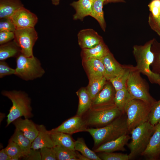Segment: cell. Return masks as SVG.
Returning <instances> with one entry per match:
<instances>
[{"instance_id":"obj_1","label":"cell","mask_w":160,"mask_h":160,"mask_svg":"<svg viewBox=\"0 0 160 160\" xmlns=\"http://www.w3.org/2000/svg\"><path fill=\"white\" fill-rule=\"evenodd\" d=\"M124 113L105 126L99 128H88L86 129V132H88L93 139L94 149L129 132L127 117L123 116Z\"/></svg>"},{"instance_id":"obj_2","label":"cell","mask_w":160,"mask_h":160,"mask_svg":"<svg viewBox=\"0 0 160 160\" xmlns=\"http://www.w3.org/2000/svg\"><path fill=\"white\" fill-rule=\"evenodd\" d=\"M154 40H151L143 45H134L133 53L136 63V68L141 73L146 76L151 83L158 84L160 76L153 73L150 68L154 58L151 49Z\"/></svg>"},{"instance_id":"obj_3","label":"cell","mask_w":160,"mask_h":160,"mask_svg":"<svg viewBox=\"0 0 160 160\" xmlns=\"http://www.w3.org/2000/svg\"><path fill=\"white\" fill-rule=\"evenodd\" d=\"M2 94L9 98L12 104L7 116V126L21 116L28 119L32 116L31 100L25 92L15 90L4 91Z\"/></svg>"},{"instance_id":"obj_4","label":"cell","mask_w":160,"mask_h":160,"mask_svg":"<svg viewBox=\"0 0 160 160\" xmlns=\"http://www.w3.org/2000/svg\"><path fill=\"white\" fill-rule=\"evenodd\" d=\"M123 114L114 104L92 107L83 116L88 127L99 128L108 124Z\"/></svg>"},{"instance_id":"obj_5","label":"cell","mask_w":160,"mask_h":160,"mask_svg":"<svg viewBox=\"0 0 160 160\" xmlns=\"http://www.w3.org/2000/svg\"><path fill=\"white\" fill-rule=\"evenodd\" d=\"M154 129L155 126L147 121L137 127L130 132L131 140L128 145L130 150L128 154L129 159L141 155L144 151Z\"/></svg>"},{"instance_id":"obj_6","label":"cell","mask_w":160,"mask_h":160,"mask_svg":"<svg viewBox=\"0 0 160 160\" xmlns=\"http://www.w3.org/2000/svg\"><path fill=\"white\" fill-rule=\"evenodd\" d=\"M140 74L134 66L127 81L126 87L133 99L141 100L153 106L156 101L151 95L148 84Z\"/></svg>"},{"instance_id":"obj_7","label":"cell","mask_w":160,"mask_h":160,"mask_svg":"<svg viewBox=\"0 0 160 160\" xmlns=\"http://www.w3.org/2000/svg\"><path fill=\"white\" fill-rule=\"evenodd\" d=\"M152 106L143 100L136 99H133L129 103L125 110L129 132L137 127L148 121Z\"/></svg>"},{"instance_id":"obj_8","label":"cell","mask_w":160,"mask_h":160,"mask_svg":"<svg viewBox=\"0 0 160 160\" xmlns=\"http://www.w3.org/2000/svg\"><path fill=\"white\" fill-rule=\"evenodd\" d=\"M15 75L26 81L42 76L45 73L39 60L33 56L27 57L20 53L17 57Z\"/></svg>"},{"instance_id":"obj_9","label":"cell","mask_w":160,"mask_h":160,"mask_svg":"<svg viewBox=\"0 0 160 160\" xmlns=\"http://www.w3.org/2000/svg\"><path fill=\"white\" fill-rule=\"evenodd\" d=\"M13 40L20 49L21 53L27 57L33 56V47L38 38L34 28L17 29Z\"/></svg>"},{"instance_id":"obj_10","label":"cell","mask_w":160,"mask_h":160,"mask_svg":"<svg viewBox=\"0 0 160 160\" xmlns=\"http://www.w3.org/2000/svg\"><path fill=\"white\" fill-rule=\"evenodd\" d=\"M10 18L16 29L34 28L38 20L37 16L24 6L16 11Z\"/></svg>"},{"instance_id":"obj_11","label":"cell","mask_w":160,"mask_h":160,"mask_svg":"<svg viewBox=\"0 0 160 160\" xmlns=\"http://www.w3.org/2000/svg\"><path fill=\"white\" fill-rule=\"evenodd\" d=\"M87 127L83 116L76 115L52 130L71 135L79 132H86Z\"/></svg>"},{"instance_id":"obj_12","label":"cell","mask_w":160,"mask_h":160,"mask_svg":"<svg viewBox=\"0 0 160 160\" xmlns=\"http://www.w3.org/2000/svg\"><path fill=\"white\" fill-rule=\"evenodd\" d=\"M77 37L79 44L82 49L93 48L103 41L102 37L91 28L81 30Z\"/></svg>"},{"instance_id":"obj_13","label":"cell","mask_w":160,"mask_h":160,"mask_svg":"<svg viewBox=\"0 0 160 160\" xmlns=\"http://www.w3.org/2000/svg\"><path fill=\"white\" fill-rule=\"evenodd\" d=\"M116 92L111 82H106L102 89L92 100V107H104L114 105Z\"/></svg>"},{"instance_id":"obj_14","label":"cell","mask_w":160,"mask_h":160,"mask_svg":"<svg viewBox=\"0 0 160 160\" xmlns=\"http://www.w3.org/2000/svg\"><path fill=\"white\" fill-rule=\"evenodd\" d=\"M141 155L149 160L158 159L160 155V123L155 126L154 132Z\"/></svg>"},{"instance_id":"obj_15","label":"cell","mask_w":160,"mask_h":160,"mask_svg":"<svg viewBox=\"0 0 160 160\" xmlns=\"http://www.w3.org/2000/svg\"><path fill=\"white\" fill-rule=\"evenodd\" d=\"M101 60L105 68L104 76L107 81L119 76L124 71V65L120 64L110 52Z\"/></svg>"},{"instance_id":"obj_16","label":"cell","mask_w":160,"mask_h":160,"mask_svg":"<svg viewBox=\"0 0 160 160\" xmlns=\"http://www.w3.org/2000/svg\"><path fill=\"white\" fill-rule=\"evenodd\" d=\"M131 137L127 134L123 135L115 139L105 143L94 150L96 153L113 152L117 151H125L124 146Z\"/></svg>"},{"instance_id":"obj_17","label":"cell","mask_w":160,"mask_h":160,"mask_svg":"<svg viewBox=\"0 0 160 160\" xmlns=\"http://www.w3.org/2000/svg\"><path fill=\"white\" fill-rule=\"evenodd\" d=\"M12 123L15 127L16 129L22 132L32 143L39 134V130L36 125L28 119H23L20 117Z\"/></svg>"},{"instance_id":"obj_18","label":"cell","mask_w":160,"mask_h":160,"mask_svg":"<svg viewBox=\"0 0 160 160\" xmlns=\"http://www.w3.org/2000/svg\"><path fill=\"white\" fill-rule=\"evenodd\" d=\"M39 134L32 142L31 148L38 150L43 147L53 148L55 146L48 131L43 125H36Z\"/></svg>"},{"instance_id":"obj_19","label":"cell","mask_w":160,"mask_h":160,"mask_svg":"<svg viewBox=\"0 0 160 160\" xmlns=\"http://www.w3.org/2000/svg\"><path fill=\"white\" fill-rule=\"evenodd\" d=\"M93 2L88 0H78L71 3L70 5L76 11L73 15V19L82 21L86 17L89 16L92 10Z\"/></svg>"},{"instance_id":"obj_20","label":"cell","mask_w":160,"mask_h":160,"mask_svg":"<svg viewBox=\"0 0 160 160\" xmlns=\"http://www.w3.org/2000/svg\"><path fill=\"white\" fill-rule=\"evenodd\" d=\"M23 6L20 0H0V19L10 18L16 11Z\"/></svg>"},{"instance_id":"obj_21","label":"cell","mask_w":160,"mask_h":160,"mask_svg":"<svg viewBox=\"0 0 160 160\" xmlns=\"http://www.w3.org/2000/svg\"><path fill=\"white\" fill-rule=\"evenodd\" d=\"M51 138L55 146H58L71 150L74 149L75 141L70 135L52 130L49 131Z\"/></svg>"},{"instance_id":"obj_22","label":"cell","mask_w":160,"mask_h":160,"mask_svg":"<svg viewBox=\"0 0 160 160\" xmlns=\"http://www.w3.org/2000/svg\"><path fill=\"white\" fill-rule=\"evenodd\" d=\"M110 52L103 41L93 48L82 49L81 54L84 59L92 58L101 60Z\"/></svg>"},{"instance_id":"obj_23","label":"cell","mask_w":160,"mask_h":160,"mask_svg":"<svg viewBox=\"0 0 160 160\" xmlns=\"http://www.w3.org/2000/svg\"><path fill=\"white\" fill-rule=\"evenodd\" d=\"M79 105L76 115L83 116L92 107V100L87 89L82 88L77 92Z\"/></svg>"},{"instance_id":"obj_24","label":"cell","mask_w":160,"mask_h":160,"mask_svg":"<svg viewBox=\"0 0 160 160\" xmlns=\"http://www.w3.org/2000/svg\"><path fill=\"white\" fill-rule=\"evenodd\" d=\"M84 59L89 76H104L105 68L102 60L92 58Z\"/></svg>"},{"instance_id":"obj_25","label":"cell","mask_w":160,"mask_h":160,"mask_svg":"<svg viewBox=\"0 0 160 160\" xmlns=\"http://www.w3.org/2000/svg\"><path fill=\"white\" fill-rule=\"evenodd\" d=\"M107 81L104 76H89L87 90L92 100L102 89Z\"/></svg>"},{"instance_id":"obj_26","label":"cell","mask_w":160,"mask_h":160,"mask_svg":"<svg viewBox=\"0 0 160 160\" xmlns=\"http://www.w3.org/2000/svg\"><path fill=\"white\" fill-rule=\"evenodd\" d=\"M133 98L126 87L116 91L114 98L115 104L123 113L129 103Z\"/></svg>"},{"instance_id":"obj_27","label":"cell","mask_w":160,"mask_h":160,"mask_svg":"<svg viewBox=\"0 0 160 160\" xmlns=\"http://www.w3.org/2000/svg\"><path fill=\"white\" fill-rule=\"evenodd\" d=\"M21 53L20 49L13 40L1 45L0 60H4L10 57H17Z\"/></svg>"},{"instance_id":"obj_28","label":"cell","mask_w":160,"mask_h":160,"mask_svg":"<svg viewBox=\"0 0 160 160\" xmlns=\"http://www.w3.org/2000/svg\"><path fill=\"white\" fill-rule=\"evenodd\" d=\"M105 0H95L93 2L92 12L90 16L96 19L102 30L105 31L106 24L104 17L103 6Z\"/></svg>"},{"instance_id":"obj_29","label":"cell","mask_w":160,"mask_h":160,"mask_svg":"<svg viewBox=\"0 0 160 160\" xmlns=\"http://www.w3.org/2000/svg\"><path fill=\"white\" fill-rule=\"evenodd\" d=\"M10 139L18 145L22 150L24 157L28 154L31 148L32 143L22 132L15 129Z\"/></svg>"},{"instance_id":"obj_30","label":"cell","mask_w":160,"mask_h":160,"mask_svg":"<svg viewBox=\"0 0 160 160\" xmlns=\"http://www.w3.org/2000/svg\"><path fill=\"white\" fill-rule=\"evenodd\" d=\"M134 66L129 65H124V69L122 72L119 76L109 81L116 91L126 87L127 81Z\"/></svg>"},{"instance_id":"obj_31","label":"cell","mask_w":160,"mask_h":160,"mask_svg":"<svg viewBox=\"0 0 160 160\" xmlns=\"http://www.w3.org/2000/svg\"><path fill=\"white\" fill-rule=\"evenodd\" d=\"M74 149L89 160H101L95 152L88 147L82 138H78L75 141Z\"/></svg>"},{"instance_id":"obj_32","label":"cell","mask_w":160,"mask_h":160,"mask_svg":"<svg viewBox=\"0 0 160 160\" xmlns=\"http://www.w3.org/2000/svg\"><path fill=\"white\" fill-rule=\"evenodd\" d=\"M57 160H78L76 151L71 150L58 146L53 147Z\"/></svg>"},{"instance_id":"obj_33","label":"cell","mask_w":160,"mask_h":160,"mask_svg":"<svg viewBox=\"0 0 160 160\" xmlns=\"http://www.w3.org/2000/svg\"><path fill=\"white\" fill-rule=\"evenodd\" d=\"M154 55L153 61L151 65V71L160 76V44L154 40L151 47Z\"/></svg>"},{"instance_id":"obj_34","label":"cell","mask_w":160,"mask_h":160,"mask_svg":"<svg viewBox=\"0 0 160 160\" xmlns=\"http://www.w3.org/2000/svg\"><path fill=\"white\" fill-rule=\"evenodd\" d=\"M5 149L7 153L11 157V160H17L24 157V154L19 146L10 139Z\"/></svg>"},{"instance_id":"obj_35","label":"cell","mask_w":160,"mask_h":160,"mask_svg":"<svg viewBox=\"0 0 160 160\" xmlns=\"http://www.w3.org/2000/svg\"><path fill=\"white\" fill-rule=\"evenodd\" d=\"M148 121L154 126L160 123V100L152 106Z\"/></svg>"},{"instance_id":"obj_36","label":"cell","mask_w":160,"mask_h":160,"mask_svg":"<svg viewBox=\"0 0 160 160\" xmlns=\"http://www.w3.org/2000/svg\"><path fill=\"white\" fill-rule=\"evenodd\" d=\"M97 154L103 160H128L129 159L128 155L121 153L100 152Z\"/></svg>"},{"instance_id":"obj_37","label":"cell","mask_w":160,"mask_h":160,"mask_svg":"<svg viewBox=\"0 0 160 160\" xmlns=\"http://www.w3.org/2000/svg\"><path fill=\"white\" fill-rule=\"evenodd\" d=\"M40 151L42 160H56L55 152L53 148L43 147Z\"/></svg>"},{"instance_id":"obj_38","label":"cell","mask_w":160,"mask_h":160,"mask_svg":"<svg viewBox=\"0 0 160 160\" xmlns=\"http://www.w3.org/2000/svg\"><path fill=\"white\" fill-rule=\"evenodd\" d=\"M15 27L10 18L0 19V31H10L14 32Z\"/></svg>"},{"instance_id":"obj_39","label":"cell","mask_w":160,"mask_h":160,"mask_svg":"<svg viewBox=\"0 0 160 160\" xmlns=\"http://www.w3.org/2000/svg\"><path fill=\"white\" fill-rule=\"evenodd\" d=\"M15 70L10 68L8 64L4 60L0 61V77H3L8 75L15 74Z\"/></svg>"},{"instance_id":"obj_40","label":"cell","mask_w":160,"mask_h":160,"mask_svg":"<svg viewBox=\"0 0 160 160\" xmlns=\"http://www.w3.org/2000/svg\"><path fill=\"white\" fill-rule=\"evenodd\" d=\"M148 7L151 12L150 15L153 17H157L160 14V0H152Z\"/></svg>"},{"instance_id":"obj_41","label":"cell","mask_w":160,"mask_h":160,"mask_svg":"<svg viewBox=\"0 0 160 160\" xmlns=\"http://www.w3.org/2000/svg\"><path fill=\"white\" fill-rule=\"evenodd\" d=\"M148 23L151 29L160 37V14L156 18L153 17L149 15Z\"/></svg>"},{"instance_id":"obj_42","label":"cell","mask_w":160,"mask_h":160,"mask_svg":"<svg viewBox=\"0 0 160 160\" xmlns=\"http://www.w3.org/2000/svg\"><path fill=\"white\" fill-rule=\"evenodd\" d=\"M14 33L10 31H0V44L1 45L14 39Z\"/></svg>"},{"instance_id":"obj_43","label":"cell","mask_w":160,"mask_h":160,"mask_svg":"<svg viewBox=\"0 0 160 160\" xmlns=\"http://www.w3.org/2000/svg\"><path fill=\"white\" fill-rule=\"evenodd\" d=\"M23 159L27 160H41V157L40 151L31 148L28 154Z\"/></svg>"},{"instance_id":"obj_44","label":"cell","mask_w":160,"mask_h":160,"mask_svg":"<svg viewBox=\"0 0 160 160\" xmlns=\"http://www.w3.org/2000/svg\"><path fill=\"white\" fill-rule=\"evenodd\" d=\"M11 157L6 151L5 148L2 149L0 151V160H11Z\"/></svg>"},{"instance_id":"obj_45","label":"cell","mask_w":160,"mask_h":160,"mask_svg":"<svg viewBox=\"0 0 160 160\" xmlns=\"http://www.w3.org/2000/svg\"><path fill=\"white\" fill-rule=\"evenodd\" d=\"M76 151L77 158L78 160H89L87 158L83 156L78 151Z\"/></svg>"},{"instance_id":"obj_46","label":"cell","mask_w":160,"mask_h":160,"mask_svg":"<svg viewBox=\"0 0 160 160\" xmlns=\"http://www.w3.org/2000/svg\"><path fill=\"white\" fill-rule=\"evenodd\" d=\"M125 2L124 0H105V3H106Z\"/></svg>"},{"instance_id":"obj_47","label":"cell","mask_w":160,"mask_h":160,"mask_svg":"<svg viewBox=\"0 0 160 160\" xmlns=\"http://www.w3.org/2000/svg\"><path fill=\"white\" fill-rule=\"evenodd\" d=\"M53 4L57 6L58 5L60 2V0H51Z\"/></svg>"},{"instance_id":"obj_48","label":"cell","mask_w":160,"mask_h":160,"mask_svg":"<svg viewBox=\"0 0 160 160\" xmlns=\"http://www.w3.org/2000/svg\"><path fill=\"white\" fill-rule=\"evenodd\" d=\"M158 84L160 85V79L158 81Z\"/></svg>"},{"instance_id":"obj_49","label":"cell","mask_w":160,"mask_h":160,"mask_svg":"<svg viewBox=\"0 0 160 160\" xmlns=\"http://www.w3.org/2000/svg\"><path fill=\"white\" fill-rule=\"evenodd\" d=\"M89 0L90 1H92V2H93L95 0Z\"/></svg>"}]
</instances>
